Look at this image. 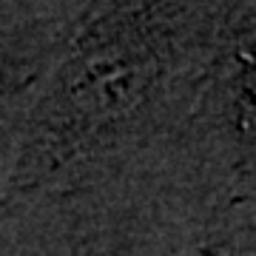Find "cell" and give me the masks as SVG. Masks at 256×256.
<instances>
[{
  "instance_id": "1",
  "label": "cell",
  "mask_w": 256,
  "mask_h": 256,
  "mask_svg": "<svg viewBox=\"0 0 256 256\" xmlns=\"http://www.w3.org/2000/svg\"><path fill=\"white\" fill-rule=\"evenodd\" d=\"M230 3L94 0L23 94L6 196L68 191L182 137Z\"/></svg>"
},
{
  "instance_id": "2",
  "label": "cell",
  "mask_w": 256,
  "mask_h": 256,
  "mask_svg": "<svg viewBox=\"0 0 256 256\" xmlns=\"http://www.w3.org/2000/svg\"><path fill=\"white\" fill-rule=\"evenodd\" d=\"M182 146L225 208L256 200V3H230Z\"/></svg>"
},
{
  "instance_id": "3",
  "label": "cell",
  "mask_w": 256,
  "mask_h": 256,
  "mask_svg": "<svg viewBox=\"0 0 256 256\" xmlns=\"http://www.w3.org/2000/svg\"><path fill=\"white\" fill-rule=\"evenodd\" d=\"M92 9L94 0H0V97L26 92Z\"/></svg>"
},
{
  "instance_id": "4",
  "label": "cell",
  "mask_w": 256,
  "mask_h": 256,
  "mask_svg": "<svg viewBox=\"0 0 256 256\" xmlns=\"http://www.w3.org/2000/svg\"><path fill=\"white\" fill-rule=\"evenodd\" d=\"M0 256H66L43 202L28 196L0 200Z\"/></svg>"
},
{
  "instance_id": "5",
  "label": "cell",
  "mask_w": 256,
  "mask_h": 256,
  "mask_svg": "<svg viewBox=\"0 0 256 256\" xmlns=\"http://www.w3.org/2000/svg\"><path fill=\"white\" fill-rule=\"evenodd\" d=\"M23 94L0 97V200L9 194V180L18 160V142H20V126H23Z\"/></svg>"
}]
</instances>
